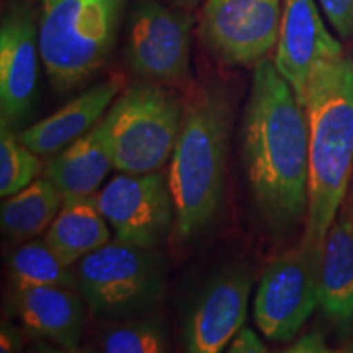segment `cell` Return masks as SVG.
Here are the masks:
<instances>
[{"label": "cell", "mask_w": 353, "mask_h": 353, "mask_svg": "<svg viewBox=\"0 0 353 353\" xmlns=\"http://www.w3.org/2000/svg\"><path fill=\"white\" fill-rule=\"evenodd\" d=\"M250 193L268 229L288 234L306 223L309 125L304 107L273 61L254 68L241 130Z\"/></svg>", "instance_id": "cell-1"}, {"label": "cell", "mask_w": 353, "mask_h": 353, "mask_svg": "<svg viewBox=\"0 0 353 353\" xmlns=\"http://www.w3.org/2000/svg\"><path fill=\"white\" fill-rule=\"evenodd\" d=\"M236 99L219 81L195 83L185 92V110L169 161L174 198L172 236L192 241L208 231L223 206Z\"/></svg>", "instance_id": "cell-2"}, {"label": "cell", "mask_w": 353, "mask_h": 353, "mask_svg": "<svg viewBox=\"0 0 353 353\" xmlns=\"http://www.w3.org/2000/svg\"><path fill=\"white\" fill-rule=\"evenodd\" d=\"M309 125V203L301 239L322 247L350 190L353 172V57L312 76L304 99Z\"/></svg>", "instance_id": "cell-3"}, {"label": "cell", "mask_w": 353, "mask_h": 353, "mask_svg": "<svg viewBox=\"0 0 353 353\" xmlns=\"http://www.w3.org/2000/svg\"><path fill=\"white\" fill-rule=\"evenodd\" d=\"M128 0H38L39 52L52 88L69 94L108 64Z\"/></svg>", "instance_id": "cell-4"}, {"label": "cell", "mask_w": 353, "mask_h": 353, "mask_svg": "<svg viewBox=\"0 0 353 353\" xmlns=\"http://www.w3.org/2000/svg\"><path fill=\"white\" fill-rule=\"evenodd\" d=\"M185 110L179 88L151 81L130 83L100 120L114 169L125 174L157 172L170 161Z\"/></svg>", "instance_id": "cell-5"}, {"label": "cell", "mask_w": 353, "mask_h": 353, "mask_svg": "<svg viewBox=\"0 0 353 353\" xmlns=\"http://www.w3.org/2000/svg\"><path fill=\"white\" fill-rule=\"evenodd\" d=\"M76 276L92 314L113 322L148 316L165 288L161 254L118 239L79 260Z\"/></svg>", "instance_id": "cell-6"}, {"label": "cell", "mask_w": 353, "mask_h": 353, "mask_svg": "<svg viewBox=\"0 0 353 353\" xmlns=\"http://www.w3.org/2000/svg\"><path fill=\"white\" fill-rule=\"evenodd\" d=\"M192 10L164 0H132L125 28V57L132 72L187 92L192 87Z\"/></svg>", "instance_id": "cell-7"}, {"label": "cell", "mask_w": 353, "mask_h": 353, "mask_svg": "<svg viewBox=\"0 0 353 353\" xmlns=\"http://www.w3.org/2000/svg\"><path fill=\"white\" fill-rule=\"evenodd\" d=\"M322 247L299 241L265 268L254 301L259 329L273 342H290L321 306Z\"/></svg>", "instance_id": "cell-8"}, {"label": "cell", "mask_w": 353, "mask_h": 353, "mask_svg": "<svg viewBox=\"0 0 353 353\" xmlns=\"http://www.w3.org/2000/svg\"><path fill=\"white\" fill-rule=\"evenodd\" d=\"M283 0H205L201 43L229 68H255L276 46Z\"/></svg>", "instance_id": "cell-9"}, {"label": "cell", "mask_w": 353, "mask_h": 353, "mask_svg": "<svg viewBox=\"0 0 353 353\" xmlns=\"http://www.w3.org/2000/svg\"><path fill=\"white\" fill-rule=\"evenodd\" d=\"M97 196L114 239L156 249L174 231L175 206L169 180L161 172L113 176Z\"/></svg>", "instance_id": "cell-10"}, {"label": "cell", "mask_w": 353, "mask_h": 353, "mask_svg": "<svg viewBox=\"0 0 353 353\" xmlns=\"http://www.w3.org/2000/svg\"><path fill=\"white\" fill-rule=\"evenodd\" d=\"M39 61L38 10L13 3L0 23V121L15 131L30 120L38 100Z\"/></svg>", "instance_id": "cell-11"}, {"label": "cell", "mask_w": 353, "mask_h": 353, "mask_svg": "<svg viewBox=\"0 0 353 353\" xmlns=\"http://www.w3.org/2000/svg\"><path fill=\"white\" fill-rule=\"evenodd\" d=\"M343 54L342 44L322 20L316 0H283L273 63L299 103H304L307 85L317 70Z\"/></svg>", "instance_id": "cell-12"}, {"label": "cell", "mask_w": 353, "mask_h": 353, "mask_svg": "<svg viewBox=\"0 0 353 353\" xmlns=\"http://www.w3.org/2000/svg\"><path fill=\"white\" fill-rule=\"evenodd\" d=\"M252 276L244 268L216 273L193 301L183 325L185 348L192 353H219L244 327Z\"/></svg>", "instance_id": "cell-13"}, {"label": "cell", "mask_w": 353, "mask_h": 353, "mask_svg": "<svg viewBox=\"0 0 353 353\" xmlns=\"http://www.w3.org/2000/svg\"><path fill=\"white\" fill-rule=\"evenodd\" d=\"M125 87L126 79L121 74L101 79L44 120L17 131L19 138L38 156H56L99 125Z\"/></svg>", "instance_id": "cell-14"}, {"label": "cell", "mask_w": 353, "mask_h": 353, "mask_svg": "<svg viewBox=\"0 0 353 353\" xmlns=\"http://www.w3.org/2000/svg\"><path fill=\"white\" fill-rule=\"evenodd\" d=\"M319 307L339 334L350 335L353 330V190H348L322 244Z\"/></svg>", "instance_id": "cell-15"}, {"label": "cell", "mask_w": 353, "mask_h": 353, "mask_svg": "<svg viewBox=\"0 0 353 353\" xmlns=\"http://www.w3.org/2000/svg\"><path fill=\"white\" fill-rule=\"evenodd\" d=\"M15 309L26 330L74 350L85 321L82 294L65 286H30L13 290Z\"/></svg>", "instance_id": "cell-16"}, {"label": "cell", "mask_w": 353, "mask_h": 353, "mask_svg": "<svg viewBox=\"0 0 353 353\" xmlns=\"http://www.w3.org/2000/svg\"><path fill=\"white\" fill-rule=\"evenodd\" d=\"M110 236L108 221L95 195L64 196L44 241L61 262L72 267L82 257L108 244Z\"/></svg>", "instance_id": "cell-17"}, {"label": "cell", "mask_w": 353, "mask_h": 353, "mask_svg": "<svg viewBox=\"0 0 353 353\" xmlns=\"http://www.w3.org/2000/svg\"><path fill=\"white\" fill-rule=\"evenodd\" d=\"M112 169L113 157L99 123L85 136L52 156L44 165L43 175L64 196H87L94 195Z\"/></svg>", "instance_id": "cell-18"}, {"label": "cell", "mask_w": 353, "mask_h": 353, "mask_svg": "<svg viewBox=\"0 0 353 353\" xmlns=\"http://www.w3.org/2000/svg\"><path fill=\"white\" fill-rule=\"evenodd\" d=\"M64 195L48 176L33 180L15 195L3 198L0 223L12 241L25 242L46 231L63 206Z\"/></svg>", "instance_id": "cell-19"}, {"label": "cell", "mask_w": 353, "mask_h": 353, "mask_svg": "<svg viewBox=\"0 0 353 353\" xmlns=\"http://www.w3.org/2000/svg\"><path fill=\"white\" fill-rule=\"evenodd\" d=\"M8 272L13 290L30 286H65L77 288L76 272L61 262L46 241L30 239L20 244L8 257Z\"/></svg>", "instance_id": "cell-20"}, {"label": "cell", "mask_w": 353, "mask_h": 353, "mask_svg": "<svg viewBox=\"0 0 353 353\" xmlns=\"http://www.w3.org/2000/svg\"><path fill=\"white\" fill-rule=\"evenodd\" d=\"M41 156L19 138L6 123L0 121V195L7 198L28 187L33 180L44 174Z\"/></svg>", "instance_id": "cell-21"}, {"label": "cell", "mask_w": 353, "mask_h": 353, "mask_svg": "<svg viewBox=\"0 0 353 353\" xmlns=\"http://www.w3.org/2000/svg\"><path fill=\"white\" fill-rule=\"evenodd\" d=\"M169 347L162 322L141 316L118 321L100 335L99 348L107 353H159Z\"/></svg>", "instance_id": "cell-22"}, {"label": "cell", "mask_w": 353, "mask_h": 353, "mask_svg": "<svg viewBox=\"0 0 353 353\" xmlns=\"http://www.w3.org/2000/svg\"><path fill=\"white\" fill-rule=\"evenodd\" d=\"M329 23L345 41H353V0H319Z\"/></svg>", "instance_id": "cell-23"}, {"label": "cell", "mask_w": 353, "mask_h": 353, "mask_svg": "<svg viewBox=\"0 0 353 353\" xmlns=\"http://www.w3.org/2000/svg\"><path fill=\"white\" fill-rule=\"evenodd\" d=\"M228 350L231 353H263L267 352V347L252 329L241 327L229 342Z\"/></svg>", "instance_id": "cell-24"}, {"label": "cell", "mask_w": 353, "mask_h": 353, "mask_svg": "<svg viewBox=\"0 0 353 353\" xmlns=\"http://www.w3.org/2000/svg\"><path fill=\"white\" fill-rule=\"evenodd\" d=\"M288 352L294 353H319V352H330V348L325 342L324 334L311 330V332L301 335L296 342L288 348Z\"/></svg>", "instance_id": "cell-25"}, {"label": "cell", "mask_w": 353, "mask_h": 353, "mask_svg": "<svg viewBox=\"0 0 353 353\" xmlns=\"http://www.w3.org/2000/svg\"><path fill=\"white\" fill-rule=\"evenodd\" d=\"M21 343H23V341H21L20 330L10 324H3L2 332H0V352H19L21 348Z\"/></svg>", "instance_id": "cell-26"}, {"label": "cell", "mask_w": 353, "mask_h": 353, "mask_svg": "<svg viewBox=\"0 0 353 353\" xmlns=\"http://www.w3.org/2000/svg\"><path fill=\"white\" fill-rule=\"evenodd\" d=\"M164 2L170 3V6L179 7V8H185V10H195V8L200 6L203 0H164Z\"/></svg>", "instance_id": "cell-27"}]
</instances>
